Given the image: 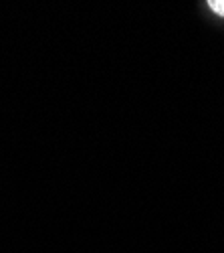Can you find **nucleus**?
Returning a JSON list of instances; mask_svg holds the SVG:
<instances>
[{
  "label": "nucleus",
  "instance_id": "obj_1",
  "mask_svg": "<svg viewBox=\"0 0 224 253\" xmlns=\"http://www.w3.org/2000/svg\"><path fill=\"white\" fill-rule=\"evenodd\" d=\"M208 6H210L218 16H224V0H208Z\"/></svg>",
  "mask_w": 224,
  "mask_h": 253
}]
</instances>
